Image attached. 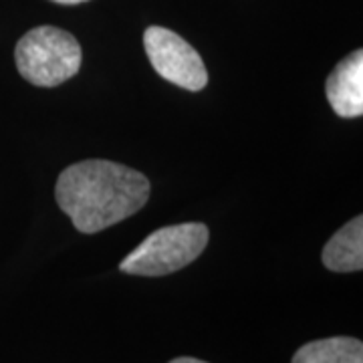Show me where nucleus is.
<instances>
[{
  "mask_svg": "<svg viewBox=\"0 0 363 363\" xmlns=\"http://www.w3.org/2000/svg\"><path fill=\"white\" fill-rule=\"evenodd\" d=\"M55 196L79 233L95 234L140 212L150 180L116 162L85 160L61 172Z\"/></svg>",
  "mask_w": 363,
  "mask_h": 363,
  "instance_id": "1",
  "label": "nucleus"
},
{
  "mask_svg": "<svg viewBox=\"0 0 363 363\" xmlns=\"http://www.w3.org/2000/svg\"><path fill=\"white\" fill-rule=\"evenodd\" d=\"M14 61L28 83L57 87L77 75L83 52L71 33L57 26H37L16 43Z\"/></svg>",
  "mask_w": 363,
  "mask_h": 363,
  "instance_id": "2",
  "label": "nucleus"
},
{
  "mask_svg": "<svg viewBox=\"0 0 363 363\" xmlns=\"http://www.w3.org/2000/svg\"><path fill=\"white\" fill-rule=\"evenodd\" d=\"M208 226L186 222L152 233L119 262V269L140 277H166L194 262L208 245Z\"/></svg>",
  "mask_w": 363,
  "mask_h": 363,
  "instance_id": "3",
  "label": "nucleus"
},
{
  "mask_svg": "<svg viewBox=\"0 0 363 363\" xmlns=\"http://www.w3.org/2000/svg\"><path fill=\"white\" fill-rule=\"evenodd\" d=\"M143 47L162 79L188 91H202L206 87L208 71L202 57L174 30L164 26L145 28Z\"/></svg>",
  "mask_w": 363,
  "mask_h": 363,
  "instance_id": "4",
  "label": "nucleus"
},
{
  "mask_svg": "<svg viewBox=\"0 0 363 363\" xmlns=\"http://www.w3.org/2000/svg\"><path fill=\"white\" fill-rule=\"evenodd\" d=\"M327 101L339 117L363 113V51L357 49L339 63L327 77Z\"/></svg>",
  "mask_w": 363,
  "mask_h": 363,
  "instance_id": "5",
  "label": "nucleus"
},
{
  "mask_svg": "<svg viewBox=\"0 0 363 363\" xmlns=\"http://www.w3.org/2000/svg\"><path fill=\"white\" fill-rule=\"evenodd\" d=\"M323 264L333 272H355L363 269V218L355 216L325 245Z\"/></svg>",
  "mask_w": 363,
  "mask_h": 363,
  "instance_id": "6",
  "label": "nucleus"
},
{
  "mask_svg": "<svg viewBox=\"0 0 363 363\" xmlns=\"http://www.w3.org/2000/svg\"><path fill=\"white\" fill-rule=\"evenodd\" d=\"M291 363H363V343L355 337H329L298 347Z\"/></svg>",
  "mask_w": 363,
  "mask_h": 363,
  "instance_id": "7",
  "label": "nucleus"
},
{
  "mask_svg": "<svg viewBox=\"0 0 363 363\" xmlns=\"http://www.w3.org/2000/svg\"><path fill=\"white\" fill-rule=\"evenodd\" d=\"M169 363H206V362H200V359H194V357H178V359H172Z\"/></svg>",
  "mask_w": 363,
  "mask_h": 363,
  "instance_id": "8",
  "label": "nucleus"
},
{
  "mask_svg": "<svg viewBox=\"0 0 363 363\" xmlns=\"http://www.w3.org/2000/svg\"><path fill=\"white\" fill-rule=\"evenodd\" d=\"M57 4H81V2H87V0H52Z\"/></svg>",
  "mask_w": 363,
  "mask_h": 363,
  "instance_id": "9",
  "label": "nucleus"
}]
</instances>
